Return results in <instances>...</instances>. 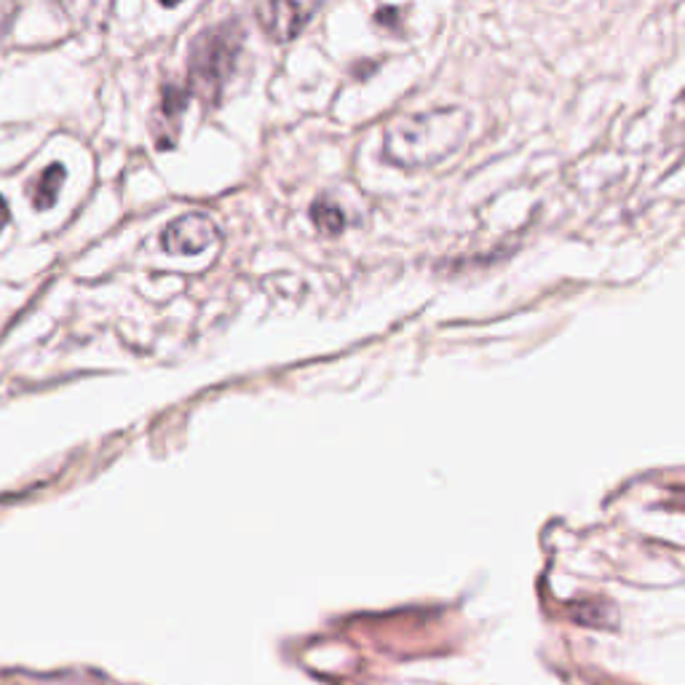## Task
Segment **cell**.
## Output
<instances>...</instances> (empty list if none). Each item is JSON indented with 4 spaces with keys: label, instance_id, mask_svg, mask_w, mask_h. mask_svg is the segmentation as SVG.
Wrapping results in <instances>:
<instances>
[{
    "label": "cell",
    "instance_id": "1",
    "mask_svg": "<svg viewBox=\"0 0 685 685\" xmlns=\"http://www.w3.org/2000/svg\"><path fill=\"white\" fill-rule=\"evenodd\" d=\"M469 129L471 116L464 107H437L402 116L386 129L384 158L402 169L437 167L464 145Z\"/></svg>",
    "mask_w": 685,
    "mask_h": 685
},
{
    "label": "cell",
    "instance_id": "2",
    "mask_svg": "<svg viewBox=\"0 0 685 685\" xmlns=\"http://www.w3.org/2000/svg\"><path fill=\"white\" fill-rule=\"evenodd\" d=\"M244 46V30L236 22L207 27L198 33L188 54V91L198 96L207 107L220 102L222 91L233 78L238 65V54Z\"/></svg>",
    "mask_w": 685,
    "mask_h": 685
},
{
    "label": "cell",
    "instance_id": "3",
    "mask_svg": "<svg viewBox=\"0 0 685 685\" xmlns=\"http://www.w3.org/2000/svg\"><path fill=\"white\" fill-rule=\"evenodd\" d=\"M324 0H268L257 9L262 30L271 41L289 43L313 20Z\"/></svg>",
    "mask_w": 685,
    "mask_h": 685
},
{
    "label": "cell",
    "instance_id": "4",
    "mask_svg": "<svg viewBox=\"0 0 685 685\" xmlns=\"http://www.w3.org/2000/svg\"><path fill=\"white\" fill-rule=\"evenodd\" d=\"M217 238L215 222L207 215H182L177 220H171L164 231L161 244L164 249L171 255H198L204 249H209Z\"/></svg>",
    "mask_w": 685,
    "mask_h": 685
},
{
    "label": "cell",
    "instance_id": "5",
    "mask_svg": "<svg viewBox=\"0 0 685 685\" xmlns=\"http://www.w3.org/2000/svg\"><path fill=\"white\" fill-rule=\"evenodd\" d=\"M188 102H191V91L182 83H167L161 91V102H158V111L153 116L151 129H153V140L161 151H169L175 147L177 134H180V118L185 113Z\"/></svg>",
    "mask_w": 685,
    "mask_h": 685
},
{
    "label": "cell",
    "instance_id": "6",
    "mask_svg": "<svg viewBox=\"0 0 685 685\" xmlns=\"http://www.w3.org/2000/svg\"><path fill=\"white\" fill-rule=\"evenodd\" d=\"M62 182H65V167H62V164H51V167H46L41 175H38L36 180L27 185V193H30V198H33V204H36L38 212L54 207L56 193H60Z\"/></svg>",
    "mask_w": 685,
    "mask_h": 685
},
{
    "label": "cell",
    "instance_id": "7",
    "mask_svg": "<svg viewBox=\"0 0 685 685\" xmlns=\"http://www.w3.org/2000/svg\"><path fill=\"white\" fill-rule=\"evenodd\" d=\"M62 11L70 16L73 25L96 27L111 11V0H60Z\"/></svg>",
    "mask_w": 685,
    "mask_h": 685
},
{
    "label": "cell",
    "instance_id": "8",
    "mask_svg": "<svg viewBox=\"0 0 685 685\" xmlns=\"http://www.w3.org/2000/svg\"><path fill=\"white\" fill-rule=\"evenodd\" d=\"M311 220L324 236H338V233H342V228H346V215H342V209L335 202H329V198H316V202H313Z\"/></svg>",
    "mask_w": 685,
    "mask_h": 685
},
{
    "label": "cell",
    "instance_id": "9",
    "mask_svg": "<svg viewBox=\"0 0 685 685\" xmlns=\"http://www.w3.org/2000/svg\"><path fill=\"white\" fill-rule=\"evenodd\" d=\"M375 25H378L380 30H399V27H402V9L386 5V9H380L378 14H375Z\"/></svg>",
    "mask_w": 685,
    "mask_h": 685
},
{
    "label": "cell",
    "instance_id": "10",
    "mask_svg": "<svg viewBox=\"0 0 685 685\" xmlns=\"http://www.w3.org/2000/svg\"><path fill=\"white\" fill-rule=\"evenodd\" d=\"M11 220V212H9V204L3 202V196H0V231H3L5 225H9Z\"/></svg>",
    "mask_w": 685,
    "mask_h": 685
},
{
    "label": "cell",
    "instance_id": "11",
    "mask_svg": "<svg viewBox=\"0 0 685 685\" xmlns=\"http://www.w3.org/2000/svg\"><path fill=\"white\" fill-rule=\"evenodd\" d=\"M182 0H161V5H180Z\"/></svg>",
    "mask_w": 685,
    "mask_h": 685
}]
</instances>
